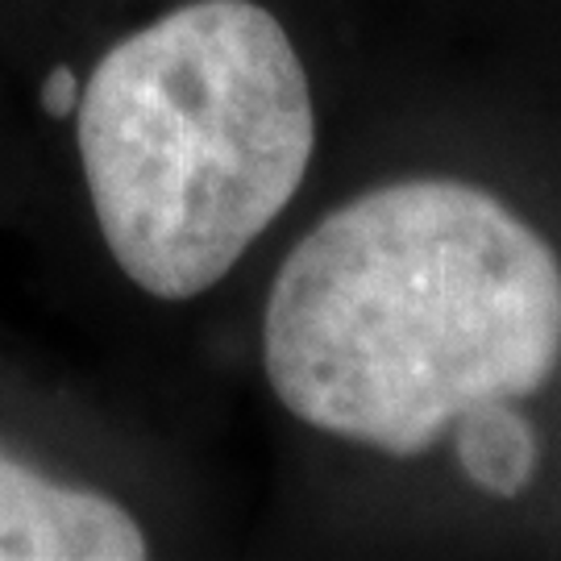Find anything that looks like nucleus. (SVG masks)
<instances>
[{"mask_svg":"<svg viewBox=\"0 0 561 561\" xmlns=\"http://www.w3.org/2000/svg\"><path fill=\"white\" fill-rule=\"evenodd\" d=\"M561 362V259L474 183H382L312 225L262 312L296 421L396 458L466 408L528 400Z\"/></svg>","mask_w":561,"mask_h":561,"instance_id":"nucleus-1","label":"nucleus"},{"mask_svg":"<svg viewBox=\"0 0 561 561\" xmlns=\"http://www.w3.org/2000/svg\"><path fill=\"white\" fill-rule=\"evenodd\" d=\"M88 201L121 275L183 304L233 271L300 192L317 104L254 0H192L108 46L76 108Z\"/></svg>","mask_w":561,"mask_h":561,"instance_id":"nucleus-2","label":"nucleus"},{"mask_svg":"<svg viewBox=\"0 0 561 561\" xmlns=\"http://www.w3.org/2000/svg\"><path fill=\"white\" fill-rule=\"evenodd\" d=\"M146 533L125 503L62 486L0 449V561H138Z\"/></svg>","mask_w":561,"mask_h":561,"instance_id":"nucleus-3","label":"nucleus"},{"mask_svg":"<svg viewBox=\"0 0 561 561\" xmlns=\"http://www.w3.org/2000/svg\"><path fill=\"white\" fill-rule=\"evenodd\" d=\"M537 433L512 400H486L458 416V466L479 491L516 500L537 474Z\"/></svg>","mask_w":561,"mask_h":561,"instance_id":"nucleus-4","label":"nucleus"},{"mask_svg":"<svg viewBox=\"0 0 561 561\" xmlns=\"http://www.w3.org/2000/svg\"><path fill=\"white\" fill-rule=\"evenodd\" d=\"M80 96H83V80L67 67V62L55 67V71L42 80V92H38L46 117H71V113L80 108Z\"/></svg>","mask_w":561,"mask_h":561,"instance_id":"nucleus-5","label":"nucleus"}]
</instances>
